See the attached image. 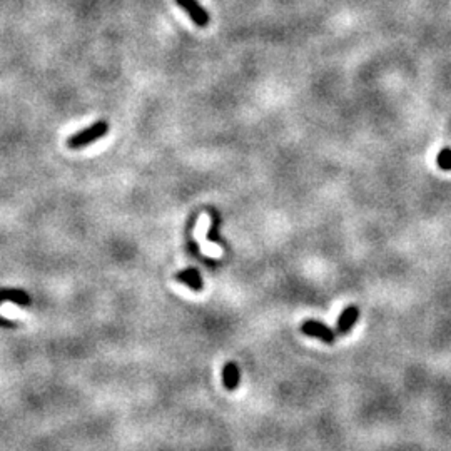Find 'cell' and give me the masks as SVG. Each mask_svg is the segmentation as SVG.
<instances>
[{"mask_svg":"<svg viewBox=\"0 0 451 451\" xmlns=\"http://www.w3.org/2000/svg\"><path fill=\"white\" fill-rule=\"evenodd\" d=\"M109 133V124L107 122H97L94 126L87 127V129L81 131V133L70 135L69 141H67V146L70 149H81V147L89 146V144H94L97 139H101Z\"/></svg>","mask_w":451,"mask_h":451,"instance_id":"cell-1","label":"cell"},{"mask_svg":"<svg viewBox=\"0 0 451 451\" xmlns=\"http://www.w3.org/2000/svg\"><path fill=\"white\" fill-rule=\"evenodd\" d=\"M301 331L311 338L321 339V341L326 343V345H333V343L336 341V333H334L331 328H328L325 323L314 321V319H309V321L303 323Z\"/></svg>","mask_w":451,"mask_h":451,"instance_id":"cell-2","label":"cell"},{"mask_svg":"<svg viewBox=\"0 0 451 451\" xmlns=\"http://www.w3.org/2000/svg\"><path fill=\"white\" fill-rule=\"evenodd\" d=\"M175 2L181 6V9H184L189 14V17L193 19L195 26L206 27L209 23V15L195 0H175Z\"/></svg>","mask_w":451,"mask_h":451,"instance_id":"cell-3","label":"cell"},{"mask_svg":"<svg viewBox=\"0 0 451 451\" xmlns=\"http://www.w3.org/2000/svg\"><path fill=\"white\" fill-rule=\"evenodd\" d=\"M359 318V309L356 306H348V308L343 309V313L339 314L338 325H336V333L338 334H348L353 326L356 325Z\"/></svg>","mask_w":451,"mask_h":451,"instance_id":"cell-4","label":"cell"},{"mask_svg":"<svg viewBox=\"0 0 451 451\" xmlns=\"http://www.w3.org/2000/svg\"><path fill=\"white\" fill-rule=\"evenodd\" d=\"M9 301L19 306H30V296L19 289H2L0 291V303Z\"/></svg>","mask_w":451,"mask_h":451,"instance_id":"cell-5","label":"cell"},{"mask_svg":"<svg viewBox=\"0 0 451 451\" xmlns=\"http://www.w3.org/2000/svg\"><path fill=\"white\" fill-rule=\"evenodd\" d=\"M175 279L181 282H186L191 289L194 291H201L202 289V279L201 274H199L198 269H186L181 271V273L175 274Z\"/></svg>","mask_w":451,"mask_h":451,"instance_id":"cell-6","label":"cell"},{"mask_svg":"<svg viewBox=\"0 0 451 451\" xmlns=\"http://www.w3.org/2000/svg\"><path fill=\"white\" fill-rule=\"evenodd\" d=\"M239 378H241V374H239V368L234 363H229V365H226L224 371H222V381H224V386L229 391H234L239 386Z\"/></svg>","mask_w":451,"mask_h":451,"instance_id":"cell-7","label":"cell"},{"mask_svg":"<svg viewBox=\"0 0 451 451\" xmlns=\"http://www.w3.org/2000/svg\"><path fill=\"white\" fill-rule=\"evenodd\" d=\"M436 164L441 167L443 171H451V149L450 147H445V149L440 151L436 157Z\"/></svg>","mask_w":451,"mask_h":451,"instance_id":"cell-8","label":"cell"}]
</instances>
